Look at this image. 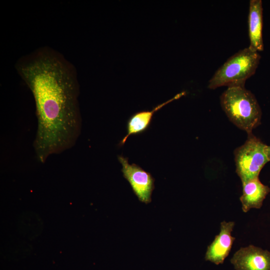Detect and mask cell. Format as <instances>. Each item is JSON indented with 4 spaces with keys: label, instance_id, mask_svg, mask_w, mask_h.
Segmentation results:
<instances>
[{
    "label": "cell",
    "instance_id": "5",
    "mask_svg": "<svg viewBox=\"0 0 270 270\" xmlns=\"http://www.w3.org/2000/svg\"><path fill=\"white\" fill-rule=\"evenodd\" d=\"M118 160L122 166L124 177L139 200L146 204L150 203L154 188V179L151 174L135 164H130L128 158L124 156H118Z\"/></svg>",
    "mask_w": 270,
    "mask_h": 270
},
{
    "label": "cell",
    "instance_id": "4",
    "mask_svg": "<svg viewBox=\"0 0 270 270\" xmlns=\"http://www.w3.org/2000/svg\"><path fill=\"white\" fill-rule=\"evenodd\" d=\"M245 142L234 150L236 172L242 183L258 178L264 165L270 162L265 144L252 132Z\"/></svg>",
    "mask_w": 270,
    "mask_h": 270
},
{
    "label": "cell",
    "instance_id": "3",
    "mask_svg": "<svg viewBox=\"0 0 270 270\" xmlns=\"http://www.w3.org/2000/svg\"><path fill=\"white\" fill-rule=\"evenodd\" d=\"M260 58L258 52L249 46L238 51L216 70L208 88L244 86L246 80L255 73Z\"/></svg>",
    "mask_w": 270,
    "mask_h": 270
},
{
    "label": "cell",
    "instance_id": "9",
    "mask_svg": "<svg viewBox=\"0 0 270 270\" xmlns=\"http://www.w3.org/2000/svg\"><path fill=\"white\" fill-rule=\"evenodd\" d=\"M249 47L258 52L262 51V6L261 0H250L248 16Z\"/></svg>",
    "mask_w": 270,
    "mask_h": 270
},
{
    "label": "cell",
    "instance_id": "10",
    "mask_svg": "<svg viewBox=\"0 0 270 270\" xmlns=\"http://www.w3.org/2000/svg\"><path fill=\"white\" fill-rule=\"evenodd\" d=\"M184 94V92H182L171 99L158 105L151 110H142L133 114L128 121L127 134L120 142L119 145L120 146L124 145L129 136L145 132L150 126L153 115L156 112L165 105L180 98Z\"/></svg>",
    "mask_w": 270,
    "mask_h": 270
},
{
    "label": "cell",
    "instance_id": "7",
    "mask_svg": "<svg viewBox=\"0 0 270 270\" xmlns=\"http://www.w3.org/2000/svg\"><path fill=\"white\" fill-rule=\"evenodd\" d=\"M234 222L222 221L220 232L213 242L208 246L204 258L216 265L222 264L228 256L235 238L232 236Z\"/></svg>",
    "mask_w": 270,
    "mask_h": 270
},
{
    "label": "cell",
    "instance_id": "11",
    "mask_svg": "<svg viewBox=\"0 0 270 270\" xmlns=\"http://www.w3.org/2000/svg\"><path fill=\"white\" fill-rule=\"evenodd\" d=\"M266 152L268 159L270 161V146H266Z\"/></svg>",
    "mask_w": 270,
    "mask_h": 270
},
{
    "label": "cell",
    "instance_id": "1",
    "mask_svg": "<svg viewBox=\"0 0 270 270\" xmlns=\"http://www.w3.org/2000/svg\"><path fill=\"white\" fill-rule=\"evenodd\" d=\"M16 70L34 96L37 129L33 147L38 160L70 149L82 130L79 86L74 69L52 50L41 49L18 62Z\"/></svg>",
    "mask_w": 270,
    "mask_h": 270
},
{
    "label": "cell",
    "instance_id": "2",
    "mask_svg": "<svg viewBox=\"0 0 270 270\" xmlns=\"http://www.w3.org/2000/svg\"><path fill=\"white\" fill-rule=\"evenodd\" d=\"M220 102L229 120L248 134L260 124V108L254 96L244 86L228 88Z\"/></svg>",
    "mask_w": 270,
    "mask_h": 270
},
{
    "label": "cell",
    "instance_id": "6",
    "mask_svg": "<svg viewBox=\"0 0 270 270\" xmlns=\"http://www.w3.org/2000/svg\"><path fill=\"white\" fill-rule=\"evenodd\" d=\"M230 262L236 270H270V252L250 244L237 250Z\"/></svg>",
    "mask_w": 270,
    "mask_h": 270
},
{
    "label": "cell",
    "instance_id": "8",
    "mask_svg": "<svg viewBox=\"0 0 270 270\" xmlns=\"http://www.w3.org/2000/svg\"><path fill=\"white\" fill-rule=\"evenodd\" d=\"M242 194L240 198L244 212L252 208H260L264 200L270 192L268 186L264 184L258 178L242 183Z\"/></svg>",
    "mask_w": 270,
    "mask_h": 270
}]
</instances>
